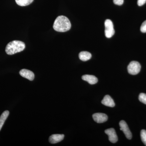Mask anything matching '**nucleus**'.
Returning <instances> with one entry per match:
<instances>
[{"label": "nucleus", "mask_w": 146, "mask_h": 146, "mask_svg": "<svg viewBox=\"0 0 146 146\" xmlns=\"http://www.w3.org/2000/svg\"><path fill=\"white\" fill-rule=\"evenodd\" d=\"M141 31L143 33H146V21H144L141 25Z\"/></svg>", "instance_id": "f3484780"}, {"label": "nucleus", "mask_w": 146, "mask_h": 146, "mask_svg": "<svg viewBox=\"0 0 146 146\" xmlns=\"http://www.w3.org/2000/svg\"><path fill=\"white\" fill-rule=\"evenodd\" d=\"M53 27L56 31L65 32L70 30L71 27V24L67 17L60 16H58L55 20Z\"/></svg>", "instance_id": "f257e3e1"}, {"label": "nucleus", "mask_w": 146, "mask_h": 146, "mask_svg": "<svg viewBox=\"0 0 146 146\" xmlns=\"http://www.w3.org/2000/svg\"><path fill=\"white\" fill-rule=\"evenodd\" d=\"M9 114V111L8 110H6V111L3 112L1 117H0V131L2 128L6 120L8 117Z\"/></svg>", "instance_id": "ddd939ff"}, {"label": "nucleus", "mask_w": 146, "mask_h": 146, "mask_svg": "<svg viewBox=\"0 0 146 146\" xmlns=\"http://www.w3.org/2000/svg\"><path fill=\"white\" fill-rule=\"evenodd\" d=\"M105 132L108 135L109 140L110 142L115 143L117 142L118 137L114 128H111L106 129L105 131Z\"/></svg>", "instance_id": "423d86ee"}, {"label": "nucleus", "mask_w": 146, "mask_h": 146, "mask_svg": "<svg viewBox=\"0 0 146 146\" xmlns=\"http://www.w3.org/2000/svg\"><path fill=\"white\" fill-rule=\"evenodd\" d=\"M105 34L107 38H111L115 34L113 23L111 20L107 19L105 22Z\"/></svg>", "instance_id": "7ed1b4c3"}, {"label": "nucleus", "mask_w": 146, "mask_h": 146, "mask_svg": "<svg viewBox=\"0 0 146 146\" xmlns=\"http://www.w3.org/2000/svg\"><path fill=\"white\" fill-rule=\"evenodd\" d=\"M19 73L23 77L31 81H32L34 80V74L31 71L27 69H22L20 71Z\"/></svg>", "instance_id": "6e6552de"}, {"label": "nucleus", "mask_w": 146, "mask_h": 146, "mask_svg": "<svg viewBox=\"0 0 146 146\" xmlns=\"http://www.w3.org/2000/svg\"><path fill=\"white\" fill-rule=\"evenodd\" d=\"M34 0H15L18 5L21 6H26L29 5Z\"/></svg>", "instance_id": "4468645a"}, {"label": "nucleus", "mask_w": 146, "mask_h": 146, "mask_svg": "<svg viewBox=\"0 0 146 146\" xmlns=\"http://www.w3.org/2000/svg\"><path fill=\"white\" fill-rule=\"evenodd\" d=\"M91 54L90 52L87 51H82L80 53L79 57L80 59L83 61H86L91 59Z\"/></svg>", "instance_id": "f8f14e48"}, {"label": "nucleus", "mask_w": 146, "mask_h": 146, "mask_svg": "<svg viewBox=\"0 0 146 146\" xmlns=\"http://www.w3.org/2000/svg\"><path fill=\"white\" fill-rule=\"evenodd\" d=\"M93 119L98 123H103L108 120L107 115L104 113H96L93 115Z\"/></svg>", "instance_id": "0eeeda50"}, {"label": "nucleus", "mask_w": 146, "mask_h": 146, "mask_svg": "<svg viewBox=\"0 0 146 146\" xmlns=\"http://www.w3.org/2000/svg\"><path fill=\"white\" fill-rule=\"evenodd\" d=\"M138 99H139V101L141 102L146 104V94L141 93L139 95Z\"/></svg>", "instance_id": "dca6fc26"}, {"label": "nucleus", "mask_w": 146, "mask_h": 146, "mask_svg": "<svg viewBox=\"0 0 146 146\" xmlns=\"http://www.w3.org/2000/svg\"><path fill=\"white\" fill-rule=\"evenodd\" d=\"M102 103L106 106L110 107H114L115 106V103L114 100L109 95H106L102 101Z\"/></svg>", "instance_id": "9d476101"}, {"label": "nucleus", "mask_w": 146, "mask_h": 146, "mask_svg": "<svg viewBox=\"0 0 146 146\" xmlns=\"http://www.w3.org/2000/svg\"><path fill=\"white\" fill-rule=\"evenodd\" d=\"M141 69V64L136 61L131 62L127 67L128 73L131 75H135L140 72Z\"/></svg>", "instance_id": "20e7f679"}, {"label": "nucleus", "mask_w": 146, "mask_h": 146, "mask_svg": "<svg viewBox=\"0 0 146 146\" xmlns=\"http://www.w3.org/2000/svg\"><path fill=\"white\" fill-rule=\"evenodd\" d=\"M119 126L120 130L122 131L124 133L126 137L129 140L131 139L132 138V133L129 130V128L125 121L123 120L119 122Z\"/></svg>", "instance_id": "39448f33"}, {"label": "nucleus", "mask_w": 146, "mask_h": 146, "mask_svg": "<svg viewBox=\"0 0 146 146\" xmlns=\"http://www.w3.org/2000/svg\"><path fill=\"white\" fill-rule=\"evenodd\" d=\"M141 137L142 142L146 146V130L142 129L141 131Z\"/></svg>", "instance_id": "2eb2a0df"}, {"label": "nucleus", "mask_w": 146, "mask_h": 146, "mask_svg": "<svg viewBox=\"0 0 146 146\" xmlns=\"http://www.w3.org/2000/svg\"><path fill=\"white\" fill-rule=\"evenodd\" d=\"M24 42L14 40L9 43L5 48V52L8 55H13L23 51L25 48Z\"/></svg>", "instance_id": "f03ea898"}, {"label": "nucleus", "mask_w": 146, "mask_h": 146, "mask_svg": "<svg viewBox=\"0 0 146 146\" xmlns=\"http://www.w3.org/2000/svg\"><path fill=\"white\" fill-rule=\"evenodd\" d=\"M146 2V0H138L137 4L139 6H143L145 3Z\"/></svg>", "instance_id": "6ab92c4d"}, {"label": "nucleus", "mask_w": 146, "mask_h": 146, "mask_svg": "<svg viewBox=\"0 0 146 146\" xmlns=\"http://www.w3.org/2000/svg\"><path fill=\"white\" fill-rule=\"evenodd\" d=\"M113 2L117 5H121L123 3L124 0H113Z\"/></svg>", "instance_id": "a211bd4d"}, {"label": "nucleus", "mask_w": 146, "mask_h": 146, "mask_svg": "<svg viewBox=\"0 0 146 146\" xmlns=\"http://www.w3.org/2000/svg\"><path fill=\"white\" fill-rule=\"evenodd\" d=\"M64 135L63 134H53L50 136L49 141L50 143L56 144L59 143L64 139Z\"/></svg>", "instance_id": "1a4fd4ad"}, {"label": "nucleus", "mask_w": 146, "mask_h": 146, "mask_svg": "<svg viewBox=\"0 0 146 146\" xmlns=\"http://www.w3.org/2000/svg\"><path fill=\"white\" fill-rule=\"evenodd\" d=\"M82 78L83 80L91 84H95L98 82V78L95 76L90 75H84L82 76Z\"/></svg>", "instance_id": "9b49d317"}]
</instances>
